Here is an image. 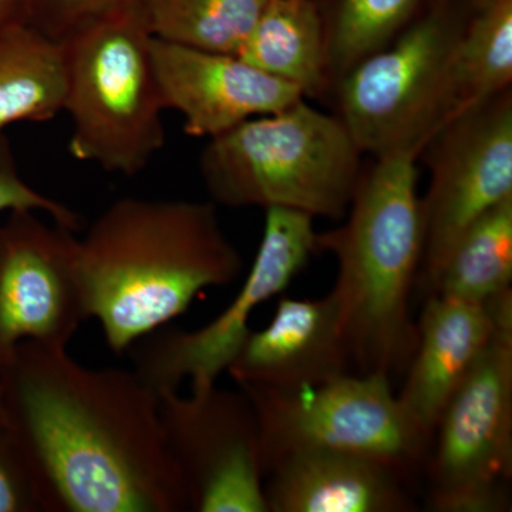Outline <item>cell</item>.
<instances>
[{
    "instance_id": "obj_12",
    "label": "cell",
    "mask_w": 512,
    "mask_h": 512,
    "mask_svg": "<svg viewBox=\"0 0 512 512\" xmlns=\"http://www.w3.org/2000/svg\"><path fill=\"white\" fill-rule=\"evenodd\" d=\"M73 232L30 210L0 224V367L25 340L67 348L89 319Z\"/></svg>"
},
{
    "instance_id": "obj_26",
    "label": "cell",
    "mask_w": 512,
    "mask_h": 512,
    "mask_svg": "<svg viewBox=\"0 0 512 512\" xmlns=\"http://www.w3.org/2000/svg\"><path fill=\"white\" fill-rule=\"evenodd\" d=\"M19 22H29L28 0H0V29Z\"/></svg>"
},
{
    "instance_id": "obj_25",
    "label": "cell",
    "mask_w": 512,
    "mask_h": 512,
    "mask_svg": "<svg viewBox=\"0 0 512 512\" xmlns=\"http://www.w3.org/2000/svg\"><path fill=\"white\" fill-rule=\"evenodd\" d=\"M0 512H43L39 490L22 451L0 424Z\"/></svg>"
},
{
    "instance_id": "obj_1",
    "label": "cell",
    "mask_w": 512,
    "mask_h": 512,
    "mask_svg": "<svg viewBox=\"0 0 512 512\" xmlns=\"http://www.w3.org/2000/svg\"><path fill=\"white\" fill-rule=\"evenodd\" d=\"M0 424L43 512L188 511L160 396L134 370L92 369L64 346L25 340L0 367Z\"/></svg>"
},
{
    "instance_id": "obj_14",
    "label": "cell",
    "mask_w": 512,
    "mask_h": 512,
    "mask_svg": "<svg viewBox=\"0 0 512 512\" xmlns=\"http://www.w3.org/2000/svg\"><path fill=\"white\" fill-rule=\"evenodd\" d=\"M227 372L237 386L288 393L356 373L332 293L282 298L268 326L249 332Z\"/></svg>"
},
{
    "instance_id": "obj_19",
    "label": "cell",
    "mask_w": 512,
    "mask_h": 512,
    "mask_svg": "<svg viewBox=\"0 0 512 512\" xmlns=\"http://www.w3.org/2000/svg\"><path fill=\"white\" fill-rule=\"evenodd\" d=\"M433 2L315 0L328 50L330 94L353 67L392 43Z\"/></svg>"
},
{
    "instance_id": "obj_23",
    "label": "cell",
    "mask_w": 512,
    "mask_h": 512,
    "mask_svg": "<svg viewBox=\"0 0 512 512\" xmlns=\"http://www.w3.org/2000/svg\"><path fill=\"white\" fill-rule=\"evenodd\" d=\"M133 2L136 0H28V18L33 28L60 43Z\"/></svg>"
},
{
    "instance_id": "obj_22",
    "label": "cell",
    "mask_w": 512,
    "mask_h": 512,
    "mask_svg": "<svg viewBox=\"0 0 512 512\" xmlns=\"http://www.w3.org/2000/svg\"><path fill=\"white\" fill-rule=\"evenodd\" d=\"M460 110L512 87V0H471L458 47Z\"/></svg>"
},
{
    "instance_id": "obj_11",
    "label": "cell",
    "mask_w": 512,
    "mask_h": 512,
    "mask_svg": "<svg viewBox=\"0 0 512 512\" xmlns=\"http://www.w3.org/2000/svg\"><path fill=\"white\" fill-rule=\"evenodd\" d=\"M160 421L188 511L268 512L258 420L239 387L163 394Z\"/></svg>"
},
{
    "instance_id": "obj_15",
    "label": "cell",
    "mask_w": 512,
    "mask_h": 512,
    "mask_svg": "<svg viewBox=\"0 0 512 512\" xmlns=\"http://www.w3.org/2000/svg\"><path fill=\"white\" fill-rule=\"evenodd\" d=\"M410 476L377 458L340 451H301L269 468L268 512H409Z\"/></svg>"
},
{
    "instance_id": "obj_18",
    "label": "cell",
    "mask_w": 512,
    "mask_h": 512,
    "mask_svg": "<svg viewBox=\"0 0 512 512\" xmlns=\"http://www.w3.org/2000/svg\"><path fill=\"white\" fill-rule=\"evenodd\" d=\"M62 43L29 22L0 29V134L16 123H43L63 113Z\"/></svg>"
},
{
    "instance_id": "obj_17",
    "label": "cell",
    "mask_w": 512,
    "mask_h": 512,
    "mask_svg": "<svg viewBox=\"0 0 512 512\" xmlns=\"http://www.w3.org/2000/svg\"><path fill=\"white\" fill-rule=\"evenodd\" d=\"M237 56L303 99L328 103V50L315 0H269Z\"/></svg>"
},
{
    "instance_id": "obj_3",
    "label": "cell",
    "mask_w": 512,
    "mask_h": 512,
    "mask_svg": "<svg viewBox=\"0 0 512 512\" xmlns=\"http://www.w3.org/2000/svg\"><path fill=\"white\" fill-rule=\"evenodd\" d=\"M365 164L345 224L316 234V248L335 256L343 333L357 375H404L419 330L410 313L423 254L417 157H372Z\"/></svg>"
},
{
    "instance_id": "obj_13",
    "label": "cell",
    "mask_w": 512,
    "mask_h": 512,
    "mask_svg": "<svg viewBox=\"0 0 512 512\" xmlns=\"http://www.w3.org/2000/svg\"><path fill=\"white\" fill-rule=\"evenodd\" d=\"M151 56L165 110L183 116L185 134L191 137L210 140L303 99L291 84L268 76L237 55L153 37Z\"/></svg>"
},
{
    "instance_id": "obj_6",
    "label": "cell",
    "mask_w": 512,
    "mask_h": 512,
    "mask_svg": "<svg viewBox=\"0 0 512 512\" xmlns=\"http://www.w3.org/2000/svg\"><path fill=\"white\" fill-rule=\"evenodd\" d=\"M471 0H434L392 43L336 83L328 104L363 154L419 156L460 113L458 47Z\"/></svg>"
},
{
    "instance_id": "obj_4",
    "label": "cell",
    "mask_w": 512,
    "mask_h": 512,
    "mask_svg": "<svg viewBox=\"0 0 512 512\" xmlns=\"http://www.w3.org/2000/svg\"><path fill=\"white\" fill-rule=\"evenodd\" d=\"M363 156L335 114L301 99L210 138L200 171L212 200L225 207L286 208L340 221Z\"/></svg>"
},
{
    "instance_id": "obj_2",
    "label": "cell",
    "mask_w": 512,
    "mask_h": 512,
    "mask_svg": "<svg viewBox=\"0 0 512 512\" xmlns=\"http://www.w3.org/2000/svg\"><path fill=\"white\" fill-rule=\"evenodd\" d=\"M242 265L214 202L121 198L77 238L87 318L114 353L183 315L204 289L231 285Z\"/></svg>"
},
{
    "instance_id": "obj_9",
    "label": "cell",
    "mask_w": 512,
    "mask_h": 512,
    "mask_svg": "<svg viewBox=\"0 0 512 512\" xmlns=\"http://www.w3.org/2000/svg\"><path fill=\"white\" fill-rule=\"evenodd\" d=\"M420 195L423 254L416 288L433 295L441 269L474 222L512 198V87L467 107L427 141Z\"/></svg>"
},
{
    "instance_id": "obj_24",
    "label": "cell",
    "mask_w": 512,
    "mask_h": 512,
    "mask_svg": "<svg viewBox=\"0 0 512 512\" xmlns=\"http://www.w3.org/2000/svg\"><path fill=\"white\" fill-rule=\"evenodd\" d=\"M30 210L45 212L55 224L76 231L80 218L73 210L26 183L5 133L0 134V214Z\"/></svg>"
},
{
    "instance_id": "obj_10",
    "label": "cell",
    "mask_w": 512,
    "mask_h": 512,
    "mask_svg": "<svg viewBox=\"0 0 512 512\" xmlns=\"http://www.w3.org/2000/svg\"><path fill=\"white\" fill-rule=\"evenodd\" d=\"M315 218L286 208L265 210L264 234L244 284L225 311L197 330H161L137 340L134 372L158 394L217 383L247 340L249 320L262 303L292 284L309 258L318 254Z\"/></svg>"
},
{
    "instance_id": "obj_20",
    "label": "cell",
    "mask_w": 512,
    "mask_h": 512,
    "mask_svg": "<svg viewBox=\"0 0 512 512\" xmlns=\"http://www.w3.org/2000/svg\"><path fill=\"white\" fill-rule=\"evenodd\" d=\"M511 284L512 198H508L458 239L441 269L433 295L484 303L511 289Z\"/></svg>"
},
{
    "instance_id": "obj_16",
    "label": "cell",
    "mask_w": 512,
    "mask_h": 512,
    "mask_svg": "<svg viewBox=\"0 0 512 512\" xmlns=\"http://www.w3.org/2000/svg\"><path fill=\"white\" fill-rule=\"evenodd\" d=\"M493 299L484 303L440 295L424 299L416 352L397 399L431 440L447 403L493 335Z\"/></svg>"
},
{
    "instance_id": "obj_7",
    "label": "cell",
    "mask_w": 512,
    "mask_h": 512,
    "mask_svg": "<svg viewBox=\"0 0 512 512\" xmlns=\"http://www.w3.org/2000/svg\"><path fill=\"white\" fill-rule=\"evenodd\" d=\"M493 302V335L434 429L424 464L431 511L511 507L512 288Z\"/></svg>"
},
{
    "instance_id": "obj_21",
    "label": "cell",
    "mask_w": 512,
    "mask_h": 512,
    "mask_svg": "<svg viewBox=\"0 0 512 512\" xmlns=\"http://www.w3.org/2000/svg\"><path fill=\"white\" fill-rule=\"evenodd\" d=\"M269 0H140L151 35L237 55Z\"/></svg>"
},
{
    "instance_id": "obj_8",
    "label": "cell",
    "mask_w": 512,
    "mask_h": 512,
    "mask_svg": "<svg viewBox=\"0 0 512 512\" xmlns=\"http://www.w3.org/2000/svg\"><path fill=\"white\" fill-rule=\"evenodd\" d=\"M238 387L258 420L264 477L281 458L301 451L377 458L410 477L424 470L431 437L404 412L386 375L353 373L291 393Z\"/></svg>"
},
{
    "instance_id": "obj_5",
    "label": "cell",
    "mask_w": 512,
    "mask_h": 512,
    "mask_svg": "<svg viewBox=\"0 0 512 512\" xmlns=\"http://www.w3.org/2000/svg\"><path fill=\"white\" fill-rule=\"evenodd\" d=\"M140 0L73 33L62 43L64 113L70 156L107 173L140 174L165 144L163 97Z\"/></svg>"
}]
</instances>
